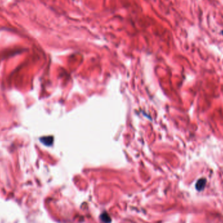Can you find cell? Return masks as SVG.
Wrapping results in <instances>:
<instances>
[{"instance_id": "6da1fadb", "label": "cell", "mask_w": 223, "mask_h": 223, "mask_svg": "<svg viewBox=\"0 0 223 223\" xmlns=\"http://www.w3.org/2000/svg\"><path fill=\"white\" fill-rule=\"evenodd\" d=\"M206 179L205 178H201L199 179L197 184H196V188L199 191H201L202 190H203L206 186Z\"/></svg>"}]
</instances>
